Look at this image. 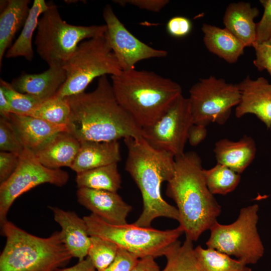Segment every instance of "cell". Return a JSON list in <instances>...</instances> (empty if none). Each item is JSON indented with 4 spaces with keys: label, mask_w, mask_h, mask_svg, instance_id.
I'll return each instance as SVG.
<instances>
[{
    "label": "cell",
    "mask_w": 271,
    "mask_h": 271,
    "mask_svg": "<svg viewBox=\"0 0 271 271\" xmlns=\"http://www.w3.org/2000/svg\"><path fill=\"white\" fill-rule=\"evenodd\" d=\"M129 271H161L153 257L139 258Z\"/></svg>",
    "instance_id": "60d3db41"
},
{
    "label": "cell",
    "mask_w": 271,
    "mask_h": 271,
    "mask_svg": "<svg viewBox=\"0 0 271 271\" xmlns=\"http://www.w3.org/2000/svg\"><path fill=\"white\" fill-rule=\"evenodd\" d=\"M62 66L49 67L38 74H22L11 84L18 91L35 96L45 101L54 97L66 80Z\"/></svg>",
    "instance_id": "ac0fdd59"
},
{
    "label": "cell",
    "mask_w": 271,
    "mask_h": 271,
    "mask_svg": "<svg viewBox=\"0 0 271 271\" xmlns=\"http://www.w3.org/2000/svg\"><path fill=\"white\" fill-rule=\"evenodd\" d=\"M55 271H97L89 258L87 256L76 264L66 268H59Z\"/></svg>",
    "instance_id": "b9f144b4"
},
{
    "label": "cell",
    "mask_w": 271,
    "mask_h": 271,
    "mask_svg": "<svg viewBox=\"0 0 271 271\" xmlns=\"http://www.w3.org/2000/svg\"><path fill=\"white\" fill-rule=\"evenodd\" d=\"M49 8L44 0H35L30 8L22 30L14 43L10 46L5 55L7 58L23 57L31 61L34 57L32 47L33 36L37 28L40 16Z\"/></svg>",
    "instance_id": "d4e9b609"
},
{
    "label": "cell",
    "mask_w": 271,
    "mask_h": 271,
    "mask_svg": "<svg viewBox=\"0 0 271 271\" xmlns=\"http://www.w3.org/2000/svg\"><path fill=\"white\" fill-rule=\"evenodd\" d=\"M80 147V142L68 131L58 132L50 138L34 154L45 167L59 169L70 168Z\"/></svg>",
    "instance_id": "e0dca14e"
},
{
    "label": "cell",
    "mask_w": 271,
    "mask_h": 271,
    "mask_svg": "<svg viewBox=\"0 0 271 271\" xmlns=\"http://www.w3.org/2000/svg\"><path fill=\"white\" fill-rule=\"evenodd\" d=\"M1 88L10 104L12 113L26 115L44 101L30 94L16 90L10 83L0 79Z\"/></svg>",
    "instance_id": "1f68e13d"
},
{
    "label": "cell",
    "mask_w": 271,
    "mask_h": 271,
    "mask_svg": "<svg viewBox=\"0 0 271 271\" xmlns=\"http://www.w3.org/2000/svg\"><path fill=\"white\" fill-rule=\"evenodd\" d=\"M29 0H9L0 15V64L16 33L24 26L30 8Z\"/></svg>",
    "instance_id": "cb8c5ba5"
},
{
    "label": "cell",
    "mask_w": 271,
    "mask_h": 271,
    "mask_svg": "<svg viewBox=\"0 0 271 271\" xmlns=\"http://www.w3.org/2000/svg\"><path fill=\"white\" fill-rule=\"evenodd\" d=\"M192 29L191 20L183 16L171 18L166 25V30L169 35L175 38H183L190 34Z\"/></svg>",
    "instance_id": "8d00e7d4"
},
{
    "label": "cell",
    "mask_w": 271,
    "mask_h": 271,
    "mask_svg": "<svg viewBox=\"0 0 271 271\" xmlns=\"http://www.w3.org/2000/svg\"><path fill=\"white\" fill-rule=\"evenodd\" d=\"M6 118L11 123L24 147L33 153L56 133L67 131L66 125L52 124L27 115L11 113Z\"/></svg>",
    "instance_id": "d6986e66"
},
{
    "label": "cell",
    "mask_w": 271,
    "mask_h": 271,
    "mask_svg": "<svg viewBox=\"0 0 271 271\" xmlns=\"http://www.w3.org/2000/svg\"><path fill=\"white\" fill-rule=\"evenodd\" d=\"M240 93L235 115L238 117L254 114L266 126L271 128V84L264 77L251 79L247 76L237 84Z\"/></svg>",
    "instance_id": "9a60e30c"
},
{
    "label": "cell",
    "mask_w": 271,
    "mask_h": 271,
    "mask_svg": "<svg viewBox=\"0 0 271 271\" xmlns=\"http://www.w3.org/2000/svg\"><path fill=\"white\" fill-rule=\"evenodd\" d=\"M259 10L249 3L239 2L229 4L223 17L225 28L230 32L244 46L252 47L255 41L256 23L254 19Z\"/></svg>",
    "instance_id": "7402d4cb"
},
{
    "label": "cell",
    "mask_w": 271,
    "mask_h": 271,
    "mask_svg": "<svg viewBox=\"0 0 271 271\" xmlns=\"http://www.w3.org/2000/svg\"><path fill=\"white\" fill-rule=\"evenodd\" d=\"M68 179L67 172L45 167L38 161L32 151L25 148L21 154L16 170L0 185V223L7 219L13 203L21 195L43 184L61 187Z\"/></svg>",
    "instance_id": "8fae6325"
},
{
    "label": "cell",
    "mask_w": 271,
    "mask_h": 271,
    "mask_svg": "<svg viewBox=\"0 0 271 271\" xmlns=\"http://www.w3.org/2000/svg\"><path fill=\"white\" fill-rule=\"evenodd\" d=\"M49 208L55 221L61 227L63 242L72 257L77 258L79 261L85 258L90 244V236L83 217L80 218L75 212L59 207Z\"/></svg>",
    "instance_id": "2e32d148"
},
{
    "label": "cell",
    "mask_w": 271,
    "mask_h": 271,
    "mask_svg": "<svg viewBox=\"0 0 271 271\" xmlns=\"http://www.w3.org/2000/svg\"><path fill=\"white\" fill-rule=\"evenodd\" d=\"M188 98L194 124L206 127L211 123L224 124L231 108L240 99L237 84L211 76L200 79L189 90Z\"/></svg>",
    "instance_id": "30bf717a"
},
{
    "label": "cell",
    "mask_w": 271,
    "mask_h": 271,
    "mask_svg": "<svg viewBox=\"0 0 271 271\" xmlns=\"http://www.w3.org/2000/svg\"><path fill=\"white\" fill-rule=\"evenodd\" d=\"M118 249V246L112 241L97 236H90L87 256L97 271H102L114 261Z\"/></svg>",
    "instance_id": "4dcf8cb0"
},
{
    "label": "cell",
    "mask_w": 271,
    "mask_h": 271,
    "mask_svg": "<svg viewBox=\"0 0 271 271\" xmlns=\"http://www.w3.org/2000/svg\"><path fill=\"white\" fill-rule=\"evenodd\" d=\"M139 259L133 254L119 247L114 261L102 271H129Z\"/></svg>",
    "instance_id": "74e56055"
},
{
    "label": "cell",
    "mask_w": 271,
    "mask_h": 271,
    "mask_svg": "<svg viewBox=\"0 0 271 271\" xmlns=\"http://www.w3.org/2000/svg\"><path fill=\"white\" fill-rule=\"evenodd\" d=\"M203 173L207 188L213 195H226L231 192L241 179L239 174L218 163L210 169H204Z\"/></svg>",
    "instance_id": "f1b7e54d"
},
{
    "label": "cell",
    "mask_w": 271,
    "mask_h": 271,
    "mask_svg": "<svg viewBox=\"0 0 271 271\" xmlns=\"http://www.w3.org/2000/svg\"><path fill=\"white\" fill-rule=\"evenodd\" d=\"M48 5V9L39 19L35 44L37 53L49 67L63 66L81 41L106 33L105 24H69L62 19L57 6L53 3Z\"/></svg>",
    "instance_id": "8992f818"
},
{
    "label": "cell",
    "mask_w": 271,
    "mask_h": 271,
    "mask_svg": "<svg viewBox=\"0 0 271 271\" xmlns=\"http://www.w3.org/2000/svg\"><path fill=\"white\" fill-rule=\"evenodd\" d=\"M194 252L202 271H252L244 261L232 259L213 248L205 249L198 245L194 248Z\"/></svg>",
    "instance_id": "4316f807"
},
{
    "label": "cell",
    "mask_w": 271,
    "mask_h": 271,
    "mask_svg": "<svg viewBox=\"0 0 271 271\" xmlns=\"http://www.w3.org/2000/svg\"><path fill=\"white\" fill-rule=\"evenodd\" d=\"M217 163L241 174L255 158L256 149L254 140L244 135L234 142L227 139L219 140L213 150Z\"/></svg>",
    "instance_id": "44dd1931"
},
{
    "label": "cell",
    "mask_w": 271,
    "mask_h": 271,
    "mask_svg": "<svg viewBox=\"0 0 271 271\" xmlns=\"http://www.w3.org/2000/svg\"><path fill=\"white\" fill-rule=\"evenodd\" d=\"M66 80L55 97L65 98L85 92L96 78L122 71L106 34L81 42L63 65Z\"/></svg>",
    "instance_id": "52a82bcc"
},
{
    "label": "cell",
    "mask_w": 271,
    "mask_h": 271,
    "mask_svg": "<svg viewBox=\"0 0 271 271\" xmlns=\"http://www.w3.org/2000/svg\"><path fill=\"white\" fill-rule=\"evenodd\" d=\"M111 83L118 103L143 128L156 122L182 94L177 82L145 70L122 71L111 76Z\"/></svg>",
    "instance_id": "277c9868"
},
{
    "label": "cell",
    "mask_w": 271,
    "mask_h": 271,
    "mask_svg": "<svg viewBox=\"0 0 271 271\" xmlns=\"http://www.w3.org/2000/svg\"><path fill=\"white\" fill-rule=\"evenodd\" d=\"M258 209L256 204L242 208L237 219L230 224L216 221L209 229L207 248L235 256L246 264L256 263L264 252L257 227Z\"/></svg>",
    "instance_id": "9c48e42d"
},
{
    "label": "cell",
    "mask_w": 271,
    "mask_h": 271,
    "mask_svg": "<svg viewBox=\"0 0 271 271\" xmlns=\"http://www.w3.org/2000/svg\"><path fill=\"white\" fill-rule=\"evenodd\" d=\"M12 113L11 107L8 100L0 88V114L1 116L7 118Z\"/></svg>",
    "instance_id": "7bdbcfd3"
},
{
    "label": "cell",
    "mask_w": 271,
    "mask_h": 271,
    "mask_svg": "<svg viewBox=\"0 0 271 271\" xmlns=\"http://www.w3.org/2000/svg\"><path fill=\"white\" fill-rule=\"evenodd\" d=\"M121 160L118 141L111 142L84 141L70 168L77 174Z\"/></svg>",
    "instance_id": "ffe728a7"
},
{
    "label": "cell",
    "mask_w": 271,
    "mask_h": 271,
    "mask_svg": "<svg viewBox=\"0 0 271 271\" xmlns=\"http://www.w3.org/2000/svg\"><path fill=\"white\" fill-rule=\"evenodd\" d=\"M76 182L78 188H86L117 192L121 183L117 163L77 173Z\"/></svg>",
    "instance_id": "484cf974"
},
{
    "label": "cell",
    "mask_w": 271,
    "mask_h": 271,
    "mask_svg": "<svg viewBox=\"0 0 271 271\" xmlns=\"http://www.w3.org/2000/svg\"><path fill=\"white\" fill-rule=\"evenodd\" d=\"M26 115L52 124L67 126L71 118V109L66 98L54 96L43 102Z\"/></svg>",
    "instance_id": "f546056e"
},
{
    "label": "cell",
    "mask_w": 271,
    "mask_h": 271,
    "mask_svg": "<svg viewBox=\"0 0 271 271\" xmlns=\"http://www.w3.org/2000/svg\"><path fill=\"white\" fill-rule=\"evenodd\" d=\"M106 35L122 71L135 69L139 62L151 58H165L167 51L155 49L133 36L121 22L112 7L107 5L103 11Z\"/></svg>",
    "instance_id": "4fadbf2b"
},
{
    "label": "cell",
    "mask_w": 271,
    "mask_h": 271,
    "mask_svg": "<svg viewBox=\"0 0 271 271\" xmlns=\"http://www.w3.org/2000/svg\"><path fill=\"white\" fill-rule=\"evenodd\" d=\"M25 147L9 120L0 118V150L21 154Z\"/></svg>",
    "instance_id": "d6a6232c"
},
{
    "label": "cell",
    "mask_w": 271,
    "mask_h": 271,
    "mask_svg": "<svg viewBox=\"0 0 271 271\" xmlns=\"http://www.w3.org/2000/svg\"><path fill=\"white\" fill-rule=\"evenodd\" d=\"M202 31L204 44L207 49L227 62H236L243 54L244 45L226 28L204 24Z\"/></svg>",
    "instance_id": "603a6c76"
},
{
    "label": "cell",
    "mask_w": 271,
    "mask_h": 271,
    "mask_svg": "<svg viewBox=\"0 0 271 271\" xmlns=\"http://www.w3.org/2000/svg\"><path fill=\"white\" fill-rule=\"evenodd\" d=\"M193 242L186 236L183 244L178 240L171 245L164 255L167 263L161 271H202L195 255Z\"/></svg>",
    "instance_id": "83f0119b"
},
{
    "label": "cell",
    "mask_w": 271,
    "mask_h": 271,
    "mask_svg": "<svg viewBox=\"0 0 271 271\" xmlns=\"http://www.w3.org/2000/svg\"><path fill=\"white\" fill-rule=\"evenodd\" d=\"M90 236H97L116 244L138 258L164 255L169 247L184 233L178 226L166 230L145 227L133 224L114 225L94 214L85 216Z\"/></svg>",
    "instance_id": "ba28073f"
},
{
    "label": "cell",
    "mask_w": 271,
    "mask_h": 271,
    "mask_svg": "<svg viewBox=\"0 0 271 271\" xmlns=\"http://www.w3.org/2000/svg\"><path fill=\"white\" fill-rule=\"evenodd\" d=\"M71 109L67 131L80 142L144 138V131L117 102L107 76L95 89L66 98Z\"/></svg>",
    "instance_id": "6da1fadb"
},
{
    "label": "cell",
    "mask_w": 271,
    "mask_h": 271,
    "mask_svg": "<svg viewBox=\"0 0 271 271\" xmlns=\"http://www.w3.org/2000/svg\"><path fill=\"white\" fill-rule=\"evenodd\" d=\"M255 52L253 64L259 71L266 70L271 75V39L253 45Z\"/></svg>",
    "instance_id": "d590c367"
},
{
    "label": "cell",
    "mask_w": 271,
    "mask_h": 271,
    "mask_svg": "<svg viewBox=\"0 0 271 271\" xmlns=\"http://www.w3.org/2000/svg\"><path fill=\"white\" fill-rule=\"evenodd\" d=\"M123 141L127 149L125 169L137 185L143 199L142 212L133 224L149 227L154 219L160 217L178 221L177 208L167 203L161 193V184L174 175V155L153 148L142 137Z\"/></svg>",
    "instance_id": "3957f363"
},
{
    "label": "cell",
    "mask_w": 271,
    "mask_h": 271,
    "mask_svg": "<svg viewBox=\"0 0 271 271\" xmlns=\"http://www.w3.org/2000/svg\"><path fill=\"white\" fill-rule=\"evenodd\" d=\"M1 225L6 241L0 255V271H55L72 257L60 231L41 237L8 219Z\"/></svg>",
    "instance_id": "5b68a950"
},
{
    "label": "cell",
    "mask_w": 271,
    "mask_h": 271,
    "mask_svg": "<svg viewBox=\"0 0 271 271\" xmlns=\"http://www.w3.org/2000/svg\"><path fill=\"white\" fill-rule=\"evenodd\" d=\"M76 195L80 205L104 221L114 225L127 223L132 207L117 192L81 188Z\"/></svg>",
    "instance_id": "5bb4252c"
},
{
    "label": "cell",
    "mask_w": 271,
    "mask_h": 271,
    "mask_svg": "<svg viewBox=\"0 0 271 271\" xmlns=\"http://www.w3.org/2000/svg\"><path fill=\"white\" fill-rule=\"evenodd\" d=\"M207 133L206 126L193 124L188 130L187 140L191 146L195 147L205 139Z\"/></svg>",
    "instance_id": "ab89813d"
},
{
    "label": "cell",
    "mask_w": 271,
    "mask_h": 271,
    "mask_svg": "<svg viewBox=\"0 0 271 271\" xmlns=\"http://www.w3.org/2000/svg\"><path fill=\"white\" fill-rule=\"evenodd\" d=\"M260 3L264 11L261 20L256 23L254 44H261L271 39V0H261Z\"/></svg>",
    "instance_id": "836d02e7"
},
{
    "label": "cell",
    "mask_w": 271,
    "mask_h": 271,
    "mask_svg": "<svg viewBox=\"0 0 271 271\" xmlns=\"http://www.w3.org/2000/svg\"><path fill=\"white\" fill-rule=\"evenodd\" d=\"M200 156L195 152L175 158L166 195L177 205L179 225L193 241L216 222L221 208L206 185Z\"/></svg>",
    "instance_id": "7a4b0ae2"
},
{
    "label": "cell",
    "mask_w": 271,
    "mask_h": 271,
    "mask_svg": "<svg viewBox=\"0 0 271 271\" xmlns=\"http://www.w3.org/2000/svg\"><path fill=\"white\" fill-rule=\"evenodd\" d=\"M21 154L0 152V183L7 180L17 169L20 161Z\"/></svg>",
    "instance_id": "e575fe53"
},
{
    "label": "cell",
    "mask_w": 271,
    "mask_h": 271,
    "mask_svg": "<svg viewBox=\"0 0 271 271\" xmlns=\"http://www.w3.org/2000/svg\"><path fill=\"white\" fill-rule=\"evenodd\" d=\"M194 124L188 98L180 95L154 124L143 128L144 139L153 148L182 155L190 127Z\"/></svg>",
    "instance_id": "7c38bea8"
},
{
    "label": "cell",
    "mask_w": 271,
    "mask_h": 271,
    "mask_svg": "<svg viewBox=\"0 0 271 271\" xmlns=\"http://www.w3.org/2000/svg\"><path fill=\"white\" fill-rule=\"evenodd\" d=\"M113 2L121 6L130 5L140 9L156 13L160 12L169 2L168 0H115Z\"/></svg>",
    "instance_id": "f35d334b"
}]
</instances>
